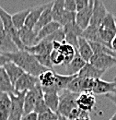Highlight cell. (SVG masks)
Listing matches in <instances>:
<instances>
[{"label":"cell","mask_w":116,"mask_h":120,"mask_svg":"<svg viewBox=\"0 0 116 120\" xmlns=\"http://www.w3.org/2000/svg\"><path fill=\"white\" fill-rule=\"evenodd\" d=\"M3 55L6 56L9 61L18 66L25 73L30 74L36 78H38L44 71L48 70V68H44L38 62V60L32 54L25 50H18L14 53H7Z\"/></svg>","instance_id":"6da1fadb"},{"label":"cell","mask_w":116,"mask_h":120,"mask_svg":"<svg viewBox=\"0 0 116 120\" xmlns=\"http://www.w3.org/2000/svg\"><path fill=\"white\" fill-rule=\"evenodd\" d=\"M99 35L102 44L111 47V43L116 35V19L114 15L108 12L99 28Z\"/></svg>","instance_id":"7a4b0ae2"},{"label":"cell","mask_w":116,"mask_h":120,"mask_svg":"<svg viewBox=\"0 0 116 120\" xmlns=\"http://www.w3.org/2000/svg\"><path fill=\"white\" fill-rule=\"evenodd\" d=\"M59 94V105H58L57 114L67 117L69 113L74 108L77 107L76 99L78 93H74L68 90H62Z\"/></svg>","instance_id":"3957f363"},{"label":"cell","mask_w":116,"mask_h":120,"mask_svg":"<svg viewBox=\"0 0 116 120\" xmlns=\"http://www.w3.org/2000/svg\"><path fill=\"white\" fill-rule=\"evenodd\" d=\"M26 91L10 93L11 109L8 120H21L24 116V98Z\"/></svg>","instance_id":"277c9868"},{"label":"cell","mask_w":116,"mask_h":120,"mask_svg":"<svg viewBox=\"0 0 116 120\" xmlns=\"http://www.w3.org/2000/svg\"><path fill=\"white\" fill-rule=\"evenodd\" d=\"M96 68L106 72L116 66V57L107 54H93L89 62Z\"/></svg>","instance_id":"5b68a950"},{"label":"cell","mask_w":116,"mask_h":120,"mask_svg":"<svg viewBox=\"0 0 116 120\" xmlns=\"http://www.w3.org/2000/svg\"><path fill=\"white\" fill-rule=\"evenodd\" d=\"M43 97H44V90L40 84H38L32 90L26 91L24 98V115L33 112L37 101Z\"/></svg>","instance_id":"8992f818"},{"label":"cell","mask_w":116,"mask_h":120,"mask_svg":"<svg viewBox=\"0 0 116 120\" xmlns=\"http://www.w3.org/2000/svg\"><path fill=\"white\" fill-rule=\"evenodd\" d=\"M38 84H40L38 78L30 75V74H28V73H24L23 75L20 76V78L14 84L15 93L32 90Z\"/></svg>","instance_id":"52a82bcc"},{"label":"cell","mask_w":116,"mask_h":120,"mask_svg":"<svg viewBox=\"0 0 116 120\" xmlns=\"http://www.w3.org/2000/svg\"><path fill=\"white\" fill-rule=\"evenodd\" d=\"M108 14V10L102 0H94L92 17L88 26L100 28L103 19Z\"/></svg>","instance_id":"ba28073f"},{"label":"cell","mask_w":116,"mask_h":120,"mask_svg":"<svg viewBox=\"0 0 116 120\" xmlns=\"http://www.w3.org/2000/svg\"><path fill=\"white\" fill-rule=\"evenodd\" d=\"M93 6H94V0H89V3L86 8L76 12V22L83 30L87 29L89 25L93 12Z\"/></svg>","instance_id":"9c48e42d"},{"label":"cell","mask_w":116,"mask_h":120,"mask_svg":"<svg viewBox=\"0 0 116 120\" xmlns=\"http://www.w3.org/2000/svg\"><path fill=\"white\" fill-rule=\"evenodd\" d=\"M75 75H62L57 74L55 75V80L54 83L48 88H43L44 92H54V93H60L62 90H66L69 82L73 79Z\"/></svg>","instance_id":"30bf717a"},{"label":"cell","mask_w":116,"mask_h":120,"mask_svg":"<svg viewBox=\"0 0 116 120\" xmlns=\"http://www.w3.org/2000/svg\"><path fill=\"white\" fill-rule=\"evenodd\" d=\"M18 50L19 49L13 42L11 37L6 32L3 27H1L0 28V53L1 54L14 53Z\"/></svg>","instance_id":"8fae6325"},{"label":"cell","mask_w":116,"mask_h":120,"mask_svg":"<svg viewBox=\"0 0 116 120\" xmlns=\"http://www.w3.org/2000/svg\"><path fill=\"white\" fill-rule=\"evenodd\" d=\"M95 105H96V98L93 93L81 92L78 94L76 99V105L79 109L89 113L93 110Z\"/></svg>","instance_id":"7c38bea8"},{"label":"cell","mask_w":116,"mask_h":120,"mask_svg":"<svg viewBox=\"0 0 116 120\" xmlns=\"http://www.w3.org/2000/svg\"><path fill=\"white\" fill-rule=\"evenodd\" d=\"M116 88L115 81H106L102 79H95L94 88L92 90L93 94L102 95V94H109V93H114Z\"/></svg>","instance_id":"4fadbf2b"},{"label":"cell","mask_w":116,"mask_h":120,"mask_svg":"<svg viewBox=\"0 0 116 120\" xmlns=\"http://www.w3.org/2000/svg\"><path fill=\"white\" fill-rule=\"evenodd\" d=\"M53 50H54L53 42H50V41H47V40H43V41L39 42L37 45L25 48V51L32 54L33 56L50 55Z\"/></svg>","instance_id":"5bb4252c"},{"label":"cell","mask_w":116,"mask_h":120,"mask_svg":"<svg viewBox=\"0 0 116 120\" xmlns=\"http://www.w3.org/2000/svg\"><path fill=\"white\" fill-rule=\"evenodd\" d=\"M49 3H46L44 5H41V6H38V7H35L33 8H30V11H29V15L26 19V21H25V27L28 28L29 30H33L35 24L37 23L39 18L41 14L43 13L44 9L47 8Z\"/></svg>","instance_id":"9a60e30c"},{"label":"cell","mask_w":116,"mask_h":120,"mask_svg":"<svg viewBox=\"0 0 116 120\" xmlns=\"http://www.w3.org/2000/svg\"><path fill=\"white\" fill-rule=\"evenodd\" d=\"M19 31V38L21 43L23 44L24 47H30L33 45H37V33L33 30H29L25 26L18 30ZM25 50V49H24Z\"/></svg>","instance_id":"2e32d148"},{"label":"cell","mask_w":116,"mask_h":120,"mask_svg":"<svg viewBox=\"0 0 116 120\" xmlns=\"http://www.w3.org/2000/svg\"><path fill=\"white\" fill-rule=\"evenodd\" d=\"M86 63L87 62L79 56L77 51H76V55H75L73 60L67 66L65 67L66 69V75H77L78 72L86 65Z\"/></svg>","instance_id":"e0dca14e"},{"label":"cell","mask_w":116,"mask_h":120,"mask_svg":"<svg viewBox=\"0 0 116 120\" xmlns=\"http://www.w3.org/2000/svg\"><path fill=\"white\" fill-rule=\"evenodd\" d=\"M11 109V99L9 93H0V120H8Z\"/></svg>","instance_id":"ac0fdd59"},{"label":"cell","mask_w":116,"mask_h":120,"mask_svg":"<svg viewBox=\"0 0 116 120\" xmlns=\"http://www.w3.org/2000/svg\"><path fill=\"white\" fill-rule=\"evenodd\" d=\"M52 5H53V1L50 2L47 6V8L43 11V13L41 14L37 23L35 24L33 30L38 33V31L41 30L42 28H44L45 25H47L48 23L53 21V14H52Z\"/></svg>","instance_id":"d6986e66"},{"label":"cell","mask_w":116,"mask_h":120,"mask_svg":"<svg viewBox=\"0 0 116 120\" xmlns=\"http://www.w3.org/2000/svg\"><path fill=\"white\" fill-rule=\"evenodd\" d=\"M76 51L79 54V56L87 63L89 62L90 58L93 56V51H92L89 42L81 36L78 38V46H77Z\"/></svg>","instance_id":"ffe728a7"},{"label":"cell","mask_w":116,"mask_h":120,"mask_svg":"<svg viewBox=\"0 0 116 120\" xmlns=\"http://www.w3.org/2000/svg\"><path fill=\"white\" fill-rule=\"evenodd\" d=\"M104 73H105L104 71H102V70L96 68L90 63H86V65L78 72L77 75L79 76V77H81V78H83V79H101Z\"/></svg>","instance_id":"44dd1931"},{"label":"cell","mask_w":116,"mask_h":120,"mask_svg":"<svg viewBox=\"0 0 116 120\" xmlns=\"http://www.w3.org/2000/svg\"><path fill=\"white\" fill-rule=\"evenodd\" d=\"M3 68H5L7 74L9 77V79H10V80H11L13 85L16 83V81L20 78V76L23 75L25 73L18 66H17L15 63L11 62V61H8Z\"/></svg>","instance_id":"7402d4cb"},{"label":"cell","mask_w":116,"mask_h":120,"mask_svg":"<svg viewBox=\"0 0 116 120\" xmlns=\"http://www.w3.org/2000/svg\"><path fill=\"white\" fill-rule=\"evenodd\" d=\"M15 93L14 85L12 84L9 77L7 76L5 68H0V93Z\"/></svg>","instance_id":"603a6c76"},{"label":"cell","mask_w":116,"mask_h":120,"mask_svg":"<svg viewBox=\"0 0 116 120\" xmlns=\"http://www.w3.org/2000/svg\"><path fill=\"white\" fill-rule=\"evenodd\" d=\"M60 28H62V26L56 21L53 20L52 22L48 23L47 25H45L44 28H42L38 31V33H37V42L39 43V42L44 40L45 38H47L49 35H51L52 33H54L55 30H57Z\"/></svg>","instance_id":"cb8c5ba5"},{"label":"cell","mask_w":116,"mask_h":120,"mask_svg":"<svg viewBox=\"0 0 116 120\" xmlns=\"http://www.w3.org/2000/svg\"><path fill=\"white\" fill-rule=\"evenodd\" d=\"M44 100L46 106L54 113H57L59 105V94L54 92H44Z\"/></svg>","instance_id":"d4e9b609"},{"label":"cell","mask_w":116,"mask_h":120,"mask_svg":"<svg viewBox=\"0 0 116 120\" xmlns=\"http://www.w3.org/2000/svg\"><path fill=\"white\" fill-rule=\"evenodd\" d=\"M55 75H56V73L54 70L48 69V70L44 71V73H42L41 75L39 76L38 79H39V83L42 86V88L51 87L54 83Z\"/></svg>","instance_id":"484cf974"},{"label":"cell","mask_w":116,"mask_h":120,"mask_svg":"<svg viewBox=\"0 0 116 120\" xmlns=\"http://www.w3.org/2000/svg\"><path fill=\"white\" fill-rule=\"evenodd\" d=\"M29 11H30V8H27V9L18 11V12L15 13L13 15H11L12 16V21H13L14 27L18 30H21L24 27L26 19L29 15Z\"/></svg>","instance_id":"4316f807"},{"label":"cell","mask_w":116,"mask_h":120,"mask_svg":"<svg viewBox=\"0 0 116 120\" xmlns=\"http://www.w3.org/2000/svg\"><path fill=\"white\" fill-rule=\"evenodd\" d=\"M65 9V0H54L52 5L53 20L58 22Z\"/></svg>","instance_id":"83f0119b"},{"label":"cell","mask_w":116,"mask_h":120,"mask_svg":"<svg viewBox=\"0 0 116 120\" xmlns=\"http://www.w3.org/2000/svg\"><path fill=\"white\" fill-rule=\"evenodd\" d=\"M66 90L74 93H81L83 92V78L78 75H75L73 79L69 82Z\"/></svg>","instance_id":"f1b7e54d"},{"label":"cell","mask_w":116,"mask_h":120,"mask_svg":"<svg viewBox=\"0 0 116 120\" xmlns=\"http://www.w3.org/2000/svg\"><path fill=\"white\" fill-rule=\"evenodd\" d=\"M76 12L65 9V11L63 12V14L61 16L59 21H58V23L62 27H64L65 25H66V24H68L72 21H76Z\"/></svg>","instance_id":"f546056e"},{"label":"cell","mask_w":116,"mask_h":120,"mask_svg":"<svg viewBox=\"0 0 116 120\" xmlns=\"http://www.w3.org/2000/svg\"><path fill=\"white\" fill-rule=\"evenodd\" d=\"M87 117H89L88 112L83 111V110L79 109L78 107H76L69 113V115L66 118L67 120H76L79 119V118H87Z\"/></svg>","instance_id":"4dcf8cb0"},{"label":"cell","mask_w":116,"mask_h":120,"mask_svg":"<svg viewBox=\"0 0 116 120\" xmlns=\"http://www.w3.org/2000/svg\"><path fill=\"white\" fill-rule=\"evenodd\" d=\"M44 40H47V41H50V42H58V43L65 42V30L63 29V27L58 29L57 30H55L54 33L49 35Z\"/></svg>","instance_id":"1f68e13d"},{"label":"cell","mask_w":116,"mask_h":120,"mask_svg":"<svg viewBox=\"0 0 116 120\" xmlns=\"http://www.w3.org/2000/svg\"><path fill=\"white\" fill-rule=\"evenodd\" d=\"M50 57H51V61L53 66H63L64 64V60H65V56H63V54L58 51V50H53L50 54Z\"/></svg>","instance_id":"d6a6232c"},{"label":"cell","mask_w":116,"mask_h":120,"mask_svg":"<svg viewBox=\"0 0 116 120\" xmlns=\"http://www.w3.org/2000/svg\"><path fill=\"white\" fill-rule=\"evenodd\" d=\"M34 56L38 60V62L42 66H44V68L51 69V70H54V66L52 64L50 55H42V56Z\"/></svg>","instance_id":"836d02e7"},{"label":"cell","mask_w":116,"mask_h":120,"mask_svg":"<svg viewBox=\"0 0 116 120\" xmlns=\"http://www.w3.org/2000/svg\"><path fill=\"white\" fill-rule=\"evenodd\" d=\"M58 119V114L52 110H47L42 114L38 115V120H56Z\"/></svg>","instance_id":"e575fe53"},{"label":"cell","mask_w":116,"mask_h":120,"mask_svg":"<svg viewBox=\"0 0 116 120\" xmlns=\"http://www.w3.org/2000/svg\"><path fill=\"white\" fill-rule=\"evenodd\" d=\"M47 110H49V108L45 105L44 97H43V98H40V99L37 101L36 105H35V108H34V111H33V112H35L36 114L39 115V114H42V113H44V112L47 111Z\"/></svg>","instance_id":"d590c367"},{"label":"cell","mask_w":116,"mask_h":120,"mask_svg":"<svg viewBox=\"0 0 116 120\" xmlns=\"http://www.w3.org/2000/svg\"><path fill=\"white\" fill-rule=\"evenodd\" d=\"M94 84H95V79H83V92L92 93Z\"/></svg>","instance_id":"8d00e7d4"},{"label":"cell","mask_w":116,"mask_h":120,"mask_svg":"<svg viewBox=\"0 0 116 120\" xmlns=\"http://www.w3.org/2000/svg\"><path fill=\"white\" fill-rule=\"evenodd\" d=\"M65 8L69 11L76 12V0H65Z\"/></svg>","instance_id":"74e56055"},{"label":"cell","mask_w":116,"mask_h":120,"mask_svg":"<svg viewBox=\"0 0 116 120\" xmlns=\"http://www.w3.org/2000/svg\"><path fill=\"white\" fill-rule=\"evenodd\" d=\"M89 3V0H76V12L86 8Z\"/></svg>","instance_id":"f35d334b"},{"label":"cell","mask_w":116,"mask_h":120,"mask_svg":"<svg viewBox=\"0 0 116 120\" xmlns=\"http://www.w3.org/2000/svg\"><path fill=\"white\" fill-rule=\"evenodd\" d=\"M21 120H38V114L35 112H31L29 114H26L22 116Z\"/></svg>","instance_id":"ab89813d"},{"label":"cell","mask_w":116,"mask_h":120,"mask_svg":"<svg viewBox=\"0 0 116 120\" xmlns=\"http://www.w3.org/2000/svg\"><path fill=\"white\" fill-rule=\"evenodd\" d=\"M8 61H9V60H8V58H7L6 56H4L3 54L0 53V68L4 67Z\"/></svg>","instance_id":"60d3db41"},{"label":"cell","mask_w":116,"mask_h":120,"mask_svg":"<svg viewBox=\"0 0 116 120\" xmlns=\"http://www.w3.org/2000/svg\"><path fill=\"white\" fill-rule=\"evenodd\" d=\"M106 97L113 104V105H116V95L113 94V93H109V94H106Z\"/></svg>","instance_id":"b9f144b4"},{"label":"cell","mask_w":116,"mask_h":120,"mask_svg":"<svg viewBox=\"0 0 116 120\" xmlns=\"http://www.w3.org/2000/svg\"><path fill=\"white\" fill-rule=\"evenodd\" d=\"M111 47H112V49L116 53V35L114 36V38L112 39V41L111 43Z\"/></svg>","instance_id":"7bdbcfd3"},{"label":"cell","mask_w":116,"mask_h":120,"mask_svg":"<svg viewBox=\"0 0 116 120\" xmlns=\"http://www.w3.org/2000/svg\"><path fill=\"white\" fill-rule=\"evenodd\" d=\"M58 120H67L66 117H65V116H61V115H59L58 114Z\"/></svg>","instance_id":"ee69618b"},{"label":"cell","mask_w":116,"mask_h":120,"mask_svg":"<svg viewBox=\"0 0 116 120\" xmlns=\"http://www.w3.org/2000/svg\"><path fill=\"white\" fill-rule=\"evenodd\" d=\"M109 120H116V112L114 113V115H113V116H112Z\"/></svg>","instance_id":"f6af8a7d"},{"label":"cell","mask_w":116,"mask_h":120,"mask_svg":"<svg viewBox=\"0 0 116 120\" xmlns=\"http://www.w3.org/2000/svg\"><path fill=\"white\" fill-rule=\"evenodd\" d=\"M76 120H91L90 117H87V118H79V119H76Z\"/></svg>","instance_id":"bcb514c9"},{"label":"cell","mask_w":116,"mask_h":120,"mask_svg":"<svg viewBox=\"0 0 116 120\" xmlns=\"http://www.w3.org/2000/svg\"><path fill=\"white\" fill-rule=\"evenodd\" d=\"M1 27H3V23H2V19H1V18H0V28Z\"/></svg>","instance_id":"7dc6e473"},{"label":"cell","mask_w":116,"mask_h":120,"mask_svg":"<svg viewBox=\"0 0 116 120\" xmlns=\"http://www.w3.org/2000/svg\"><path fill=\"white\" fill-rule=\"evenodd\" d=\"M113 81H115V82H116V77L114 78V80H113Z\"/></svg>","instance_id":"c3c4849f"},{"label":"cell","mask_w":116,"mask_h":120,"mask_svg":"<svg viewBox=\"0 0 116 120\" xmlns=\"http://www.w3.org/2000/svg\"><path fill=\"white\" fill-rule=\"evenodd\" d=\"M56 120H58V119H56Z\"/></svg>","instance_id":"681fc988"}]
</instances>
